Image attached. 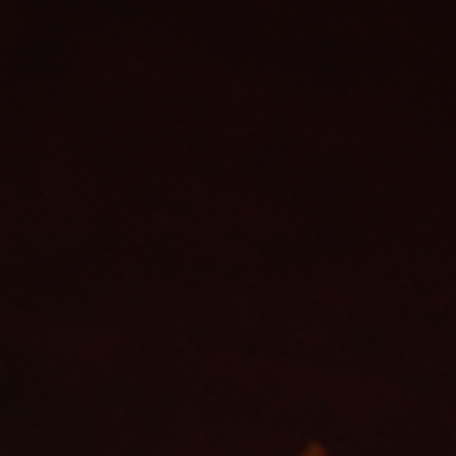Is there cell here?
<instances>
[{
    "label": "cell",
    "instance_id": "cell-1",
    "mask_svg": "<svg viewBox=\"0 0 456 456\" xmlns=\"http://www.w3.org/2000/svg\"><path fill=\"white\" fill-rule=\"evenodd\" d=\"M297 456H332V454L327 452L322 444H310V446H305V449H302Z\"/></svg>",
    "mask_w": 456,
    "mask_h": 456
}]
</instances>
